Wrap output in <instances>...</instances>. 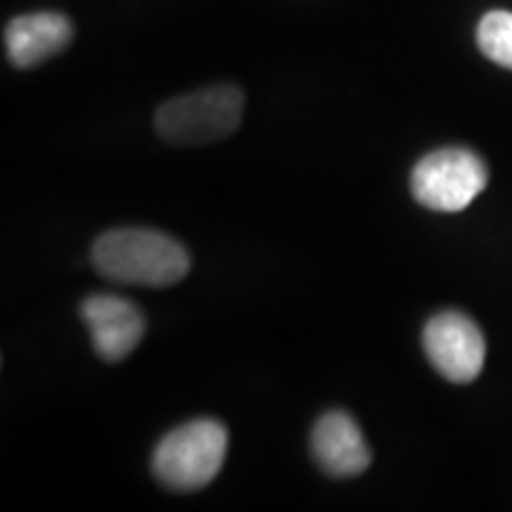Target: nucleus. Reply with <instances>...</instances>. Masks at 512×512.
<instances>
[{
    "label": "nucleus",
    "mask_w": 512,
    "mask_h": 512,
    "mask_svg": "<svg viewBox=\"0 0 512 512\" xmlns=\"http://www.w3.org/2000/svg\"><path fill=\"white\" fill-rule=\"evenodd\" d=\"M93 268L119 285L169 287L190 271V254L171 235L150 228H119L100 235L91 249Z\"/></svg>",
    "instance_id": "nucleus-1"
},
{
    "label": "nucleus",
    "mask_w": 512,
    "mask_h": 512,
    "mask_svg": "<svg viewBox=\"0 0 512 512\" xmlns=\"http://www.w3.org/2000/svg\"><path fill=\"white\" fill-rule=\"evenodd\" d=\"M245 98L233 83L207 86L166 100L155 114L159 138L171 145L195 147L219 143L238 131Z\"/></svg>",
    "instance_id": "nucleus-2"
},
{
    "label": "nucleus",
    "mask_w": 512,
    "mask_h": 512,
    "mask_svg": "<svg viewBox=\"0 0 512 512\" xmlns=\"http://www.w3.org/2000/svg\"><path fill=\"white\" fill-rule=\"evenodd\" d=\"M228 430L219 420H192L171 430L152 453V472L166 489L197 491L221 472Z\"/></svg>",
    "instance_id": "nucleus-3"
},
{
    "label": "nucleus",
    "mask_w": 512,
    "mask_h": 512,
    "mask_svg": "<svg viewBox=\"0 0 512 512\" xmlns=\"http://www.w3.org/2000/svg\"><path fill=\"white\" fill-rule=\"evenodd\" d=\"M489 183V169L467 147H441L413 166L411 192L425 209L456 214L470 207Z\"/></svg>",
    "instance_id": "nucleus-4"
},
{
    "label": "nucleus",
    "mask_w": 512,
    "mask_h": 512,
    "mask_svg": "<svg viewBox=\"0 0 512 512\" xmlns=\"http://www.w3.org/2000/svg\"><path fill=\"white\" fill-rule=\"evenodd\" d=\"M422 347L434 370L453 384L477 380L486 361L484 332L460 311H441L427 320Z\"/></svg>",
    "instance_id": "nucleus-5"
},
{
    "label": "nucleus",
    "mask_w": 512,
    "mask_h": 512,
    "mask_svg": "<svg viewBox=\"0 0 512 512\" xmlns=\"http://www.w3.org/2000/svg\"><path fill=\"white\" fill-rule=\"evenodd\" d=\"M81 320L91 332L95 354L107 363L124 361L145 337L143 311L117 294H91L81 304Z\"/></svg>",
    "instance_id": "nucleus-6"
},
{
    "label": "nucleus",
    "mask_w": 512,
    "mask_h": 512,
    "mask_svg": "<svg viewBox=\"0 0 512 512\" xmlns=\"http://www.w3.org/2000/svg\"><path fill=\"white\" fill-rule=\"evenodd\" d=\"M311 456L330 477H356L368 470L373 453L358 422L344 411L320 415L311 432Z\"/></svg>",
    "instance_id": "nucleus-7"
},
{
    "label": "nucleus",
    "mask_w": 512,
    "mask_h": 512,
    "mask_svg": "<svg viewBox=\"0 0 512 512\" xmlns=\"http://www.w3.org/2000/svg\"><path fill=\"white\" fill-rule=\"evenodd\" d=\"M74 27L62 12H29L5 27V50L19 69L38 67L72 43Z\"/></svg>",
    "instance_id": "nucleus-8"
},
{
    "label": "nucleus",
    "mask_w": 512,
    "mask_h": 512,
    "mask_svg": "<svg viewBox=\"0 0 512 512\" xmlns=\"http://www.w3.org/2000/svg\"><path fill=\"white\" fill-rule=\"evenodd\" d=\"M477 46L498 67L512 69V12L491 10L479 19Z\"/></svg>",
    "instance_id": "nucleus-9"
}]
</instances>
